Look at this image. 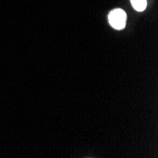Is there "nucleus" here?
<instances>
[{
    "instance_id": "f257e3e1",
    "label": "nucleus",
    "mask_w": 158,
    "mask_h": 158,
    "mask_svg": "<svg viewBox=\"0 0 158 158\" xmlns=\"http://www.w3.org/2000/svg\"><path fill=\"white\" fill-rule=\"evenodd\" d=\"M126 19H127L126 13L121 9H116L111 10V12L108 15V20L110 25L114 28H116V30H122V28L125 27Z\"/></svg>"
},
{
    "instance_id": "f03ea898",
    "label": "nucleus",
    "mask_w": 158,
    "mask_h": 158,
    "mask_svg": "<svg viewBox=\"0 0 158 158\" xmlns=\"http://www.w3.org/2000/svg\"><path fill=\"white\" fill-rule=\"evenodd\" d=\"M132 5L137 11H143L147 7V0H131Z\"/></svg>"
}]
</instances>
